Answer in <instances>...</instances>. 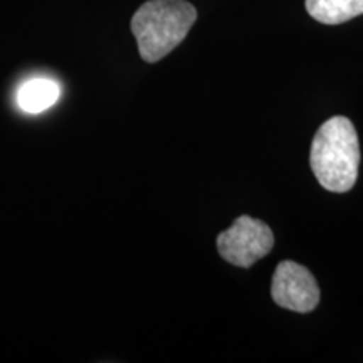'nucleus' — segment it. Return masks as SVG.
Masks as SVG:
<instances>
[{
	"label": "nucleus",
	"mask_w": 363,
	"mask_h": 363,
	"mask_svg": "<svg viewBox=\"0 0 363 363\" xmlns=\"http://www.w3.org/2000/svg\"><path fill=\"white\" fill-rule=\"evenodd\" d=\"M197 21V11L185 0H148L131 19L143 61L158 62L170 54Z\"/></svg>",
	"instance_id": "2"
},
{
	"label": "nucleus",
	"mask_w": 363,
	"mask_h": 363,
	"mask_svg": "<svg viewBox=\"0 0 363 363\" xmlns=\"http://www.w3.org/2000/svg\"><path fill=\"white\" fill-rule=\"evenodd\" d=\"M271 296L284 310L310 313L320 303V286L308 267L294 261H281L272 274Z\"/></svg>",
	"instance_id": "4"
},
{
	"label": "nucleus",
	"mask_w": 363,
	"mask_h": 363,
	"mask_svg": "<svg viewBox=\"0 0 363 363\" xmlns=\"http://www.w3.org/2000/svg\"><path fill=\"white\" fill-rule=\"evenodd\" d=\"M310 165L321 187L330 192L343 194L355 185L360 145L347 116H333L320 126L311 142Z\"/></svg>",
	"instance_id": "1"
},
{
	"label": "nucleus",
	"mask_w": 363,
	"mask_h": 363,
	"mask_svg": "<svg viewBox=\"0 0 363 363\" xmlns=\"http://www.w3.org/2000/svg\"><path fill=\"white\" fill-rule=\"evenodd\" d=\"M59 86L48 78H34L26 81L17 91V104L21 110L30 115H38L52 106L59 99Z\"/></svg>",
	"instance_id": "5"
},
{
	"label": "nucleus",
	"mask_w": 363,
	"mask_h": 363,
	"mask_svg": "<svg viewBox=\"0 0 363 363\" xmlns=\"http://www.w3.org/2000/svg\"><path fill=\"white\" fill-rule=\"evenodd\" d=\"M313 19L326 26L348 22L363 13V0H306Z\"/></svg>",
	"instance_id": "6"
},
{
	"label": "nucleus",
	"mask_w": 363,
	"mask_h": 363,
	"mask_svg": "<svg viewBox=\"0 0 363 363\" xmlns=\"http://www.w3.org/2000/svg\"><path fill=\"white\" fill-rule=\"evenodd\" d=\"M274 246L271 227L251 216H240L229 229L217 235V251L227 262L238 267H251L267 256Z\"/></svg>",
	"instance_id": "3"
}]
</instances>
